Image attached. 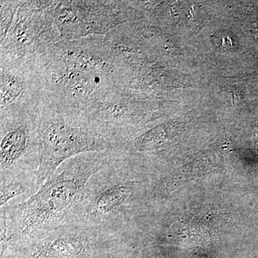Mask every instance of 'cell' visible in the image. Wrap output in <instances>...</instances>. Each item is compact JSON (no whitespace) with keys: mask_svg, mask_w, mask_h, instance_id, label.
I'll use <instances>...</instances> for the list:
<instances>
[{"mask_svg":"<svg viewBox=\"0 0 258 258\" xmlns=\"http://www.w3.org/2000/svg\"><path fill=\"white\" fill-rule=\"evenodd\" d=\"M43 101L57 108L86 113L117 91L119 66L103 35L64 40L32 60Z\"/></svg>","mask_w":258,"mask_h":258,"instance_id":"cell-1","label":"cell"},{"mask_svg":"<svg viewBox=\"0 0 258 258\" xmlns=\"http://www.w3.org/2000/svg\"><path fill=\"white\" fill-rule=\"evenodd\" d=\"M37 184L42 185L64 162L91 152H112L113 135L83 113L42 103L37 114Z\"/></svg>","mask_w":258,"mask_h":258,"instance_id":"cell-2","label":"cell"},{"mask_svg":"<svg viewBox=\"0 0 258 258\" xmlns=\"http://www.w3.org/2000/svg\"><path fill=\"white\" fill-rule=\"evenodd\" d=\"M107 153H86L64 162L62 170L55 172L37 193L17 207L15 218L20 234L36 235L62 220L89 179L103 167Z\"/></svg>","mask_w":258,"mask_h":258,"instance_id":"cell-3","label":"cell"},{"mask_svg":"<svg viewBox=\"0 0 258 258\" xmlns=\"http://www.w3.org/2000/svg\"><path fill=\"white\" fill-rule=\"evenodd\" d=\"M58 2L20 1L1 39V58L31 61L61 39L55 23Z\"/></svg>","mask_w":258,"mask_h":258,"instance_id":"cell-4","label":"cell"},{"mask_svg":"<svg viewBox=\"0 0 258 258\" xmlns=\"http://www.w3.org/2000/svg\"><path fill=\"white\" fill-rule=\"evenodd\" d=\"M121 6L113 1H58L55 23L61 38L105 35L122 23Z\"/></svg>","mask_w":258,"mask_h":258,"instance_id":"cell-5","label":"cell"},{"mask_svg":"<svg viewBox=\"0 0 258 258\" xmlns=\"http://www.w3.org/2000/svg\"><path fill=\"white\" fill-rule=\"evenodd\" d=\"M1 116L37 113L43 88L32 61L1 58Z\"/></svg>","mask_w":258,"mask_h":258,"instance_id":"cell-6","label":"cell"},{"mask_svg":"<svg viewBox=\"0 0 258 258\" xmlns=\"http://www.w3.org/2000/svg\"><path fill=\"white\" fill-rule=\"evenodd\" d=\"M37 114L1 116V174L20 165L32 152L39 157Z\"/></svg>","mask_w":258,"mask_h":258,"instance_id":"cell-7","label":"cell"},{"mask_svg":"<svg viewBox=\"0 0 258 258\" xmlns=\"http://www.w3.org/2000/svg\"><path fill=\"white\" fill-rule=\"evenodd\" d=\"M53 235L42 242L34 258H78L90 243L83 233L69 231Z\"/></svg>","mask_w":258,"mask_h":258,"instance_id":"cell-8","label":"cell"},{"mask_svg":"<svg viewBox=\"0 0 258 258\" xmlns=\"http://www.w3.org/2000/svg\"><path fill=\"white\" fill-rule=\"evenodd\" d=\"M134 187L132 183H126L112 184L104 188L95 197L89 205V214L98 217L112 215L126 203L134 193Z\"/></svg>","mask_w":258,"mask_h":258,"instance_id":"cell-9","label":"cell"},{"mask_svg":"<svg viewBox=\"0 0 258 258\" xmlns=\"http://www.w3.org/2000/svg\"><path fill=\"white\" fill-rule=\"evenodd\" d=\"M19 4L20 1H1V39L9 30Z\"/></svg>","mask_w":258,"mask_h":258,"instance_id":"cell-10","label":"cell"},{"mask_svg":"<svg viewBox=\"0 0 258 258\" xmlns=\"http://www.w3.org/2000/svg\"><path fill=\"white\" fill-rule=\"evenodd\" d=\"M25 191L26 188L18 181L2 184L0 191V206H4L10 200L16 198L19 195H23Z\"/></svg>","mask_w":258,"mask_h":258,"instance_id":"cell-11","label":"cell"},{"mask_svg":"<svg viewBox=\"0 0 258 258\" xmlns=\"http://www.w3.org/2000/svg\"><path fill=\"white\" fill-rule=\"evenodd\" d=\"M213 40L217 46L222 50H232L235 48V39L228 32H219L215 33Z\"/></svg>","mask_w":258,"mask_h":258,"instance_id":"cell-12","label":"cell"},{"mask_svg":"<svg viewBox=\"0 0 258 258\" xmlns=\"http://www.w3.org/2000/svg\"><path fill=\"white\" fill-rule=\"evenodd\" d=\"M0 238H1V257H3L10 240L8 235V227L5 217H1V228H0Z\"/></svg>","mask_w":258,"mask_h":258,"instance_id":"cell-13","label":"cell"}]
</instances>
